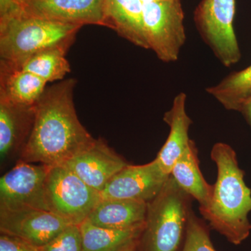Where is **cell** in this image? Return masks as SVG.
Returning a JSON list of instances; mask_svg holds the SVG:
<instances>
[{"label": "cell", "mask_w": 251, "mask_h": 251, "mask_svg": "<svg viewBox=\"0 0 251 251\" xmlns=\"http://www.w3.org/2000/svg\"><path fill=\"white\" fill-rule=\"evenodd\" d=\"M171 176L183 191L199 203V207L207 205L212 195L213 185L203 176L198 148L193 140L175 163Z\"/></svg>", "instance_id": "18"}, {"label": "cell", "mask_w": 251, "mask_h": 251, "mask_svg": "<svg viewBox=\"0 0 251 251\" xmlns=\"http://www.w3.org/2000/svg\"><path fill=\"white\" fill-rule=\"evenodd\" d=\"M210 156L217 167V179L207 205L199 207L211 228L234 245L244 242L251 232V190L244 180L245 172L230 145L216 143Z\"/></svg>", "instance_id": "2"}, {"label": "cell", "mask_w": 251, "mask_h": 251, "mask_svg": "<svg viewBox=\"0 0 251 251\" xmlns=\"http://www.w3.org/2000/svg\"><path fill=\"white\" fill-rule=\"evenodd\" d=\"M186 95L181 92L175 97L173 105L165 112L163 120L169 126L170 133L155 159L166 174L171 175L172 168L189 145V129L193 121L186 110Z\"/></svg>", "instance_id": "14"}, {"label": "cell", "mask_w": 251, "mask_h": 251, "mask_svg": "<svg viewBox=\"0 0 251 251\" xmlns=\"http://www.w3.org/2000/svg\"><path fill=\"white\" fill-rule=\"evenodd\" d=\"M70 225L49 211L0 209L1 233L20 238L36 248L50 242Z\"/></svg>", "instance_id": "10"}, {"label": "cell", "mask_w": 251, "mask_h": 251, "mask_svg": "<svg viewBox=\"0 0 251 251\" xmlns=\"http://www.w3.org/2000/svg\"><path fill=\"white\" fill-rule=\"evenodd\" d=\"M0 251H39L38 248L23 239L9 234L1 233Z\"/></svg>", "instance_id": "24"}, {"label": "cell", "mask_w": 251, "mask_h": 251, "mask_svg": "<svg viewBox=\"0 0 251 251\" xmlns=\"http://www.w3.org/2000/svg\"><path fill=\"white\" fill-rule=\"evenodd\" d=\"M83 251H119L139 238L142 229H114L84 221L80 225Z\"/></svg>", "instance_id": "19"}, {"label": "cell", "mask_w": 251, "mask_h": 251, "mask_svg": "<svg viewBox=\"0 0 251 251\" xmlns=\"http://www.w3.org/2000/svg\"><path fill=\"white\" fill-rule=\"evenodd\" d=\"M102 138L94 139L65 163L86 184L99 193L112 176L128 166Z\"/></svg>", "instance_id": "11"}, {"label": "cell", "mask_w": 251, "mask_h": 251, "mask_svg": "<svg viewBox=\"0 0 251 251\" xmlns=\"http://www.w3.org/2000/svg\"><path fill=\"white\" fill-rule=\"evenodd\" d=\"M105 0H23L21 11L34 17L83 26L105 25Z\"/></svg>", "instance_id": "12"}, {"label": "cell", "mask_w": 251, "mask_h": 251, "mask_svg": "<svg viewBox=\"0 0 251 251\" xmlns=\"http://www.w3.org/2000/svg\"><path fill=\"white\" fill-rule=\"evenodd\" d=\"M35 119V104L19 105L0 100L1 168L21 156L30 136Z\"/></svg>", "instance_id": "13"}, {"label": "cell", "mask_w": 251, "mask_h": 251, "mask_svg": "<svg viewBox=\"0 0 251 251\" xmlns=\"http://www.w3.org/2000/svg\"><path fill=\"white\" fill-rule=\"evenodd\" d=\"M47 82L4 60L0 61V100L19 105L36 104Z\"/></svg>", "instance_id": "17"}, {"label": "cell", "mask_w": 251, "mask_h": 251, "mask_svg": "<svg viewBox=\"0 0 251 251\" xmlns=\"http://www.w3.org/2000/svg\"><path fill=\"white\" fill-rule=\"evenodd\" d=\"M181 251H216L211 240L209 227L194 211L190 216L186 239Z\"/></svg>", "instance_id": "22"}, {"label": "cell", "mask_w": 251, "mask_h": 251, "mask_svg": "<svg viewBox=\"0 0 251 251\" xmlns=\"http://www.w3.org/2000/svg\"><path fill=\"white\" fill-rule=\"evenodd\" d=\"M206 91L226 110L240 111L242 105L251 97V65L232 73Z\"/></svg>", "instance_id": "20"}, {"label": "cell", "mask_w": 251, "mask_h": 251, "mask_svg": "<svg viewBox=\"0 0 251 251\" xmlns=\"http://www.w3.org/2000/svg\"><path fill=\"white\" fill-rule=\"evenodd\" d=\"M235 0H202L193 14L200 35L220 62L226 67L241 59L234 29Z\"/></svg>", "instance_id": "6"}, {"label": "cell", "mask_w": 251, "mask_h": 251, "mask_svg": "<svg viewBox=\"0 0 251 251\" xmlns=\"http://www.w3.org/2000/svg\"><path fill=\"white\" fill-rule=\"evenodd\" d=\"M67 51L63 49H50L34 54L21 64H13L41 77L47 83L59 82L71 72L70 64L66 58Z\"/></svg>", "instance_id": "21"}, {"label": "cell", "mask_w": 251, "mask_h": 251, "mask_svg": "<svg viewBox=\"0 0 251 251\" xmlns=\"http://www.w3.org/2000/svg\"><path fill=\"white\" fill-rule=\"evenodd\" d=\"M143 3L161 2V1H179V0H142Z\"/></svg>", "instance_id": "28"}, {"label": "cell", "mask_w": 251, "mask_h": 251, "mask_svg": "<svg viewBox=\"0 0 251 251\" xmlns=\"http://www.w3.org/2000/svg\"><path fill=\"white\" fill-rule=\"evenodd\" d=\"M193 200L170 176L161 191L148 202L136 251H181L193 211Z\"/></svg>", "instance_id": "4"}, {"label": "cell", "mask_w": 251, "mask_h": 251, "mask_svg": "<svg viewBox=\"0 0 251 251\" xmlns=\"http://www.w3.org/2000/svg\"><path fill=\"white\" fill-rule=\"evenodd\" d=\"M143 22L149 50L162 62H176L186 39L181 0L144 3Z\"/></svg>", "instance_id": "7"}, {"label": "cell", "mask_w": 251, "mask_h": 251, "mask_svg": "<svg viewBox=\"0 0 251 251\" xmlns=\"http://www.w3.org/2000/svg\"><path fill=\"white\" fill-rule=\"evenodd\" d=\"M138 239L133 241V242H130L129 244H127L125 247L122 248L119 251H136L137 243H138Z\"/></svg>", "instance_id": "27"}, {"label": "cell", "mask_w": 251, "mask_h": 251, "mask_svg": "<svg viewBox=\"0 0 251 251\" xmlns=\"http://www.w3.org/2000/svg\"><path fill=\"white\" fill-rule=\"evenodd\" d=\"M143 8L142 0H105L104 27L113 29L135 46L149 50Z\"/></svg>", "instance_id": "16"}, {"label": "cell", "mask_w": 251, "mask_h": 251, "mask_svg": "<svg viewBox=\"0 0 251 251\" xmlns=\"http://www.w3.org/2000/svg\"><path fill=\"white\" fill-rule=\"evenodd\" d=\"M49 171L44 165L18 161L0 179V209L49 211L46 199Z\"/></svg>", "instance_id": "8"}, {"label": "cell", "mask_w": 251, "mask_h": 251, "mask_svg": "<svg viewBox=\"0 0 251 251\" xmlns=\"http://www.w3.org/2000/svg\"><path fill=\"white\" fill-rule=\"evenodd\" d=\"M75 85V79L69 78L46 88L35 104L32 130L18 161L60 166L93 141L77 117Z\"/></svg>", "instance_id": "1"}, {"label": "cell", "mask_w": 251, "mask_h": 251, "mask_svg": "<svg viewBox=\"0 0 251 251\" xmlns=\"http://www.w3.org/2000/svg\"><path fill=\"white\" fill-rule=\"evenodd\" d=\"M23 0H0V18L18 14Z\"/></svg>", "instance_id": "25"}, {"label": "cell", "mask_w": 251, "mask_h": 251, "mask_svg": "<svg viewBox=\"0 0 251 251\" xmlns=\"http://www.w3.org/2000/svg\"><path fill=\"white\" fill-rule=\"evenodd\" d=\"M39 251H83L80 226L70 225Z\"/></svg>", "instance_id": "23"}, {"label": "cell", "mask_w": 251, "mask_h": 251, "mask_svg": "<svg viewBox=\"0 0 251 251\" xmlns=\"http://www.w3.org/2000/svg\"><path fill=\"white\" fill-rule=\"evenodd\" d=\"M148 202L128 200L101 199L87 217L91 224L114 229H142Z\"/></svg>", "instance_id": "15"}, {"label": "cell", "mask_w": 251, "mask_h": 251, "mask_svg": "<svg viewBox=\"0 0 251 251\" xmlns=\"http://www.w3.org/2000/svg\"><path fill=\"white\" fill-rule=\"evenodd\" d=\"M46 199L50 212L70 224L80 226L87 220L101 197L100 193L64 164L49 167Z\"/></svg>", "instance_id": "5"}, {"label": "cell", "mask_w": 251, "mask_h": 251, "mask_svg": "<svg viewBox=\"0 0 251 251\" xmlns=\"http://www.w3.org/2000/svg\"><path fill=\"white\" fill-rule=\"evenodd\" d=\"M170 176L156 159L144 165L128 164L112 176L100 193V197L148 202L161 191Z\"/></svg>", "instance_id": "9"}, {"label": "cell", "mask_w": 251, "mask_h": 251, "mask_svg": "<svg viewBox=\"0 0 251 251\" xmlns=\"http://www.w3.org/2000/svg\"><path fill=\"white\" fill-rule=\"evenodd\" d=\"M82 26L34 17L20 11L0 18V57L20 64L50 49L69 50Z\"/></svg>", "instance_id": "3"}, {"label": "cell", "mask_w": 251, "mask_h": 251, "mask_svg": "<svg viewBox=\"0 0 251 251\" xmlns=\"http://www.w3.org/2000/svg\"><path fill=\"white\" fill-rule=\"evenodd\" d=\"M239 112L242 114L251 130V97L244 103Z\"/></svg>", "instance_id": "26"}]
</instances>
